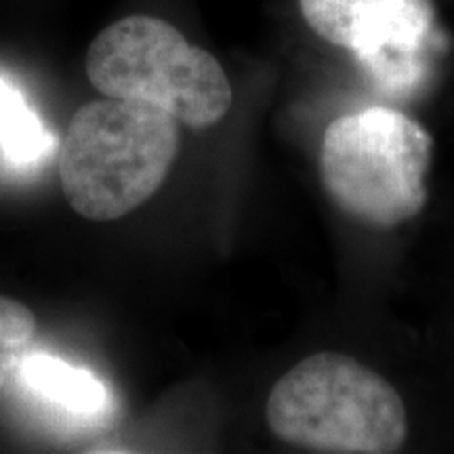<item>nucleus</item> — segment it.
<instances>
[{"label":"nucleus","instance_id":"f257e3e1","mask_svg":"<svg viewBox=\"0 0 454 454\" xmlns=\"http://www.w3.org/2000/svg\"><path fill=\"white\" fill-rule=\"evenodd\" d=\"M179 154V121L137 99L84 104L59 156L66 200L89 221H116L160 190Z\"/></svg>","mask_w":454,"mask_h":454},{"label":"nucleus","instance_id":"f03ea898","mask_svg":"<svg viewBox=\"0 0 454 454\" xmlns=\"http://www.w3.org/2000/svg\"><path fill=\"white\" fill-rule=\"evenodd\" d=\"M271 434L309 452L391 454L408 440L402 395L356 357L320 351L294 364L265 404Z\"/></svg>","mask_w":454,"mask_h":454},{"label":"nucleus","instance_id":"7ed1b4c3","mask_svg":"<svg viewBox=\"0 0 454 454\" xmlns=\"http://www.w3.org/2000/svg\"><path fill=\"white\" fill-rule=\"evenodd\" d=\"M84 72L104 98L147 101L190 129L215 127L234 101L217 57L154 15L106 26L89 44Z\"/></svg>","mask_w":454,"mask_h":454},{"label":"nucleus","instance_id":"20e7f679","mask_svg":"<svg viewBox=\"0 0 454 454\" xmlns=\"http://www.w3.org/2000/svg\"><path fill=\"white\" fill-rule=\"evenodd\" d=\"M431 156L434 139L417 121L389 107H366L326 129L322 184L349 217L389 230L425 208Z\"/></svg>","mask_w":454,"mask_h":454},{"label":"nucleus","instance_id":"39448f33","mask_svg":"<svg viewBox=\"0 0 454 454\" xmlns=\"http://www.w3.org/2000/svg\"><path fill=\"white\" fill-rule=\"evenodd\" d=\"M317 36L349 49L383 84L417 78L414 59L431 26L427 0H299Z\"/></svg>","mask_w":454,"mask_h":454},{"label":"nucleus","instance_id":"423d86ee","mask_svg":"<svg viewBox=\"0 0 454 454\" xmlns=\"http://www.w3.org/2000/svg\"><path fill=\"white\" fill-rule=\"evenodd\" d=\"M20 377L38 397L66 408L72 414L93 417L104 411L107 402V391L99 379L84 368L72 366L53 356H26L20 364Z\"/></svg>","mask_w":454,"mask_h":454},{"label":"nucleus","instance_id":"0eeeda50","mask_svg":"<svg viewBox=\"0 0 454 454\" xmlns=\"http://www.w3.org/2000/svg\"><path fill=\"white\" fill-rule=\"evenodd\" d=\"M0 147L15 164L43 160L53 147V137L44 130L41 118L4 78H0Z\"/></svg>","mask_w":454,"mask_h":454},{"label":"nucleus","instance_id":"6e6552de","mask_svg":"<svg viewBox=\"0 0 454 454\" xmlns=\"http://www.w3.org/2000/svg\"><path fill=\"white\" fill-rule=\"evenodd\" d=\"M36 334V317L27 305L0 294V349L26 348Z\"/></svg>","mask_w":454,"mask_h":454}]
</instances>
